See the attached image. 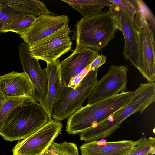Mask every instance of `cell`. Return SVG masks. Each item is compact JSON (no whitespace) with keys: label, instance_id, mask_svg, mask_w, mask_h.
<instances>
[{"label":"cell","instance_id":"obj_1","mask_svg":"<svg viewBox=\"0 0 155 155\" xmlns=\"http://www.w3.org/2000/svg\"><path fill=\"white\" fill-rule=\"evenodd\" d=\"M132 97L125 106L80 133V139L86 142L107 138L120 127L122 123L136 112L142 113L155 101L154 82L140 83L133 91Z\"/></svg>","mask_w":155,"mask_h":155},{"label":"cell","instance_id":"obj_2","mask_svg":"<svg viewBox=\"0 0 155 155\" xmlns=\"http://www.w3.org/2000/svg\"><path fill=\"white\" fill-rule=\"evenodd\" d=\"M133 94L131 91L120 93L82 106L68 117L66 131L71 134L84 131L126 105Z\"/></svg>","mask_w":155,"mask_h":155},{"label":"cell","instance_id":"obj_3","mask_svg":"<svg viewBox=\"0 0 155 155\" xmlns=\"http://www.w3.org/2000/svg\"><path fill=\"white\" fill-rule=\"evenodd\" d=\"M45 110L36 102L14 108L5 122L1 136L12 142L23 140L35 133L48 121Z\"/></svg>","mask_w":155,"mask_h":155},{"label":"cell","instance_id":"obj_4","mask_svg":"<svg viewBox=\"0 0 155 155\" xmlns=\"http://www.w3.org/2000/svg\"><path fill=\"white\" fill-rule=\"evenodd\" d=\"M76 45L100 51L114 37L117 30L109 11L83 17L76 24Z\"/></svg>","mask_w":155,"mask_h":155},{"label":"cell","instance_id":"obj_5","mask_svg":"<svg viewBox=\"0 0 155 155\" xmlns=\"http://www.w3.org/2000/svg\"><path fill=\"white\" fill-rule=\"evenodd\" d=\"M98 69L89 70L75 88L63 86L54 102L52 118L61 121L68 118L82 106L98 81Z\"/></svg>","mask_w":155,"mask_h":155},{"label":"cell","instance_id":"obj_6","mask_svg":"<svg viewBox=\"0 0 155 155\" xmlns=\"http://www.w3.org/2000/svg\"><path fill=\"white\" fill-rule=\"evenodd\" d=\"M61 121L49 120L42 127L19 141L12 149L13 155H42L61 133Z\"/></svg>","mask_w":155,"mask_h":155},{"label":"cell","instance_id":"obj_7","mask_svg":"<svg viewBox=\"0 0 155 155\" xmlns=\"http://www.w3.org/2000/svg\"><path fill=\"white\" fill-rule=\"evenodd\" d=\"M68 25L29 47L31 55L47 64L53 62L70 51L72 42L69 35L71 32Z\"/></svg>","mask_w":155,"mask_h":155},{"label":"cell","instance_id":"obj_8","mask_svg":"<svg viewBox=\"0 0 155 155\" xmlns=\"http://www.w3.org/2000/svg\"><path fill=\"white\" fill-rule=\"evenodd\" d=\"M128 68L127 66L111 65L106 74L97 81L87 97V104L126 91Z\"/></svg>","mask_w":155,"mask_h":155},{"label":"cell","instance_id":"obj_9","mask_svg":"<svg viewBox=\"0 0 155 155\" xmlns=\"http://www.w3.org/2000/svg\"><path fill=\"white\" fill-rule=\"evenodd\" d=\"M18 49L19 59L23 72L28 76L34 86L33 98L37 102H43L48 92L46 74L41 68L39 60L31 54L27 45L21 43Z\"/></svg>","mask_w":155,"mask_h":155},{"label":"cell","instance_id":"obj_10","mask_svg":"<svg viewBox=\"0 0 155 155\" xmlns=\"http://www.w3.org/2000/svg\"><path fill=\"white\" fill-rule=\"evenodd\" d=\"M112 15L117 29L123 33L125 44L123 52L127 61L129 60L136 68L138 56L137 31L133 20L119 8L112 4L108 10Z\"/></svg>","mask_w":155,"mask_h":155},{"label":"cell","instance_id":"obj_11","mask_svg":"<svg viewBox=\"0 0 155 155\" xmlns=\"http://www.w3.org/2000/svg\"><path fill=\"white\" fill-rule=\"evenodd\" d=\"M99 51L76 45L68 57L60 62L63 86H68L95 59Z\"/></svg>","mask_w":155,"mask_h":155},{"label":"cell","instance_id":"obj_12","mask_svg":"<svg viewBox=\"0 0 155 155\" xmlns=\"http://www.w3.org/2000/svg\"><path fill=\"white\" fill-rule=\"evenodd\" d=\"M138 56L136 68L149 82L155 80V42L150 28L138 31Z\"/></svg>","mask_w":155,"mask_h":155},{"label":"cell","instance_id":"obj_13","mask_svg":"<svg viewBox=\"0 0 155 155\" xmlns=\"http://www.w3.org/2000/svg\"><path fill=\"white\" fill-rule=\"evenodd\" d=\"M67 15H41L36 18L30 28L20 37L29 47L68 25Z\"/></svg>","mask_w":155,"mask_h":155},{"label":"cell","instance_id":"obj_14","mask_svg":"<svg viewBox=\"0 0 155 155\" xmlns=\"http://www.w3.org/2000/svg\"><path fill=\"white\" fill-rule=\"evenodd\" d=\"M34 88L24 72L13 71L0 76V91L6 97L33 99Z\"/></svg>","mask_w":155,"mask_h":155},{"label":"cell","instance_id":"obj_15","mask_svg":"<svg viewBox=\"0 0 155 155\" xmlns=\"http://www.w3.org/2000/svg\"><path fill=\"white\" fill-rule=\"evenodd\" d=\"M135 142L128 140L108 142L94 140L83 144L80 149L81 155H128Z\"/></svg>","mask_w":155,"mask_h":155},{"label":"cell","instance_id":"obj_16","mask_svg":"<svg viewBox=\"0 0 155 155\" xmlns=\"http://www.w3.org/2000/svg\"><path fill=\"white\" fill-rule=\"evenodd\" d=\"M60 59L47 64L43 70L48 80V92L44 101L39 103L48 115L49 120L52 119L51 112L54 102L61 92L63 85L60 68Z\"/></svg>","mask_w":155,"mask_h":155},{"label":"cell","instance_id":"obj_17","mask_svg":"<svg viewBox=\"0 0 155 155\" xmlns=\"http://www.w3.org/2000/svg\"><path fill=\"white\" fill-rule=\"evenodd\" d=\"M0 2L17 15H32L36 18L51 13L44 3L39 0H0Z\"/></svg>","mask_w":155,"mask_h":155},{"label":"cell","instance_id":"obj_18","mask_svg":"<svg viewBox=\"0 0 155 155\" xmlns=\"http://www.w3.org/2000/svg\"><path fill=\"white\" fill-rule=\"evenodd\" d=\"M68 4L74 10L86 17L99 14L102 8L109 6L112 3L109 0H61Z\"/></svg>","mask_w":155,"mask_h":155},{"label":"cell","instance_id":"obj_19","mask_svg":"<svg viewBox=\"0 0 155 155\" xmlns=\"http://www.w3.org/2000/svg\"><path fill=\"white\" fill-rule=\"evenodd\" d=\"M33 102L36 101L31 98L7 97L0 91V136L5 122L12 110L18 106Z\"/></svg>","mask_w":155,"mask_h":155},{"label":"cell","instance_id":"obj_20","mask_svg":"<svg viewBox=\"0 0 155 155\" xmlns=\"http://www.w3.org/2000/svg\"><path fill=\"white\" fill-rule=\"evenodd\" d=\"M137 9L133 21L137 31L143 28H150L151 26L154 30L155 18L150 9L142 0L132 1Z\"/></svg>","mask_w":155,"mask_h":155},{"label":"cell","instance_id":"obj_21","mask_svg":"<svg viewBox=\"0 0 155 155\" xmlns=\"http://www.w3.org/2000/svg\"><path fill=\"white\" fill-rule=\"evenodd\" d=\"M36 18L32 15H18L2 33L11 32L21 35L30 28Z\"/></svg>","mask_w":155,"mask_h":155},{"label":"cell","instance_id":"obj_22","mask_svg":"<svg viewBox=\"0 0 155 155\" xmlns=\"http://www.w3.org/2000/svg\"><path fill=\"white\" fill-rule=\"evenodd\" d=\"M155 138L142 137L136 141L128 155H154Z\"/></svg>","mask_w":155,"mask_h":155},{"label":"cell","instance_id":"obj_23","mask_svg":"<svg viewBox=\"0 0 155 155\" xmlns=\"http://www.w3.org/2000/svg\"><path fill=\"white\" fill-rule=\"evenodd\" d=\"M77 145L66 141L62 143L54 142L42 155H78Z\"/></svg>","mask_w":155,"mask_h":155},{"label":"cell","instance_id":"obj_24","mask_svg":"<svg viewBox=\"0 0 155 155\" xmlns=\"http://www.w3.org/2000/svg\"><path fill=\"white\" fill-rule=\"evenodd\" d=\"M112 4L119 8L133 20L137 9L130 1L127 0H109Z\"/></svg>","mask_w":155,"mask_h":155},{"label":"cell","instance_id":"obj_25","mask_svg":"<svg viewBox=\"0 0 155 155\" xmlns=\"http://www.w3.org/2000/svg\"><path fill=\"white\" fill-rule=\"evenodd\" d=\"M17 15L2 5L0 11V33L13 21Z\"/></svg>","mask_w":155,"mask_h":155},{"label":"cell","instance_id":"obj_26","mask_svg":"<svg viewBox=\"0 0 155 155\" xmlns=\"http://www.w3.org/2000/svg\"><path fill=\"white\" fill-rule=\"evenodd\" d=\"M106 57L102 54H97L90 65L89 70L99 68L106 62Z\"/></svg>","mask_w":155,"mask_h":155},{"label":"cell","instance_id":"obj_27","mask_svg":"<svg viewBox=\"0 0 155 155\" xmlns=\"http://www.w3.org/2000/svg\"><path fill=\"white\" fill-rule=\"evenodd\" d=\"M2 8V4L0 2V11H1Z\"/></svg>","mask_w":155,"mask_h":155}]
</instances>
